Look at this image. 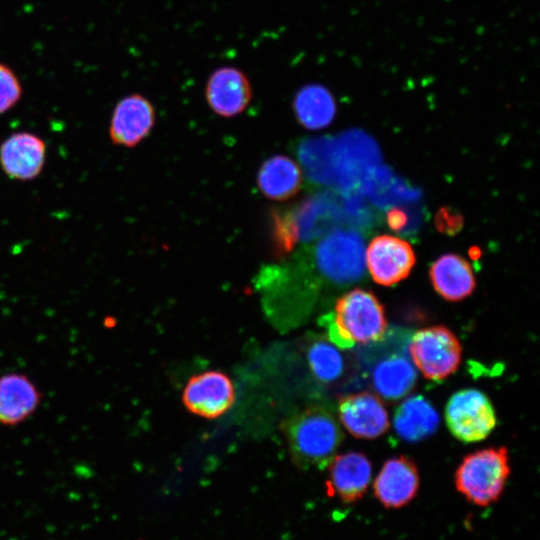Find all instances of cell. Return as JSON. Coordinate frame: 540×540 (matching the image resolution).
Returning a JSON list of instances; mask_svg holds the SVG:
<instances>
[{
    "label": "cell",
    "mask_w": 540,
    "mask_h": 540,
    "mask_svg": "<svg viewBox=\"0 0 540 540\" xmlns=\"http://www.w3.org/2000/svg\"><path fill=\"white\" fill-rule=\"evenodd\" d=\"M182 399L192 413L216 418L231 407L235 391L231 380L224 373L207 371L188 381Z\"/></svg>",
    "instance_id": "cell-10"
},
{
    "label": "cell",
    "mask_w": 540,
    "mask_h": 540,
    "mask_svg": "<svg viewBox=\"0 0 540 540\" xmlns=\"http://www.w3.org/2000/svg\"><path fill=\"white\" fill-rule=\"evenodd\" d=\"M307 360L314 376L323 383L335 382L345 369L341 352L324 339L311 342L307 349Z\"/></svg>",
    "instance_id": "cell-24"
},
{
    "label": "cell",
    "mask_w": 540,
    "mask_h": 540,
    "mask_svg": "<svg viewBox=\"0 0 540 540\" xmlns=\"http://www.w3.org/2000/svg\"><path fill=\"white\" fill-rule=\"evenodd\" d=\"M292 107L300 125L310 130L327 127L336 114V102L332 93L316 83L300 88L294 96Z\"/></svg>",
    "instance_id": "cell-21"
},
{
    "label": "cell",
    "mask_w": 540,
    "mask_h": 540,
    "mask_svg": "<svg viewBox=\"0 0 540 540\" xmlns=\"http://www.w3.org/2000/svg\"><path fill=\"white\" fill-rule=\"evenodd\" d=\"M298 240L309 241L329 233L340 220V209L329 194L311 197L291 209Z\"/></svg>",
    "instance_id": "cell-19"
},
{
    "label": "cell",
    "mask_w": 540,
    "mask_h": 540,
    "mask_svg": "<svg viewBox=\"0 0 540 540\" xmlns=\"http://www.w3.org/2000/svg\"><path fill=\"white\" fill-rule=\"evenodd\" d=\"M284 432L292 459L302 469L328 467L343 440L335 417L321 407L305 409L289 418Z\"/></svg>",
    "instance_id": "cell-2"
},
{
    "label": "cell",
    "mask_w": 540,
    "mask_h": 540,
    "mask_svg": "<svg viewBox=\"0 0 540 540\" xmlns=\"http://www.w3.org/2000/svg\"><path fill=\"white\" fill-rule=\"evenodd\" d=\"M429 278L436 293L450 302L467 298L476 286L471 265L455 253L438 257L429 268Z\"/></svg>",
    "instance_id": "cell-17"
},
{
    "label": "cell",
    "mask_w": 540,
    "mask_h": 540,
    "mask_svg": "<svg viewBox=\"0 0 540 540\" xmlns=\"http://www.w3.org/2000/svg\"><path fill=\"white\" fill-rule=\"evenodd\" d=\"M332 138H307L299 142L297 156L307 177L317 184L334 186L331 166Z\"/></svg>",
    "instance_id": "cell-23"
},
{
    "label": "cell",
    "mask_w": 540,
    "mask_h": 540,
    "mask_svg": "<svg viewBox=\"0 0 540 540\" xmlns=\"http://www.w3.org/2000/svg\"><path fill=\"white\" fill-rule=\"evenodd\" d=\"M440 423L439 414L429 400L421 395L410 396L396 409L393 418L397 436L416 443L432 436Z\"/></svg>",
    "instance_id": "cell-18"
},
{
    "label": "cell",
    "mask_w": 540,
    "mask_h": 540,
    "mask_svg": "<svg viewBox=\"0 0 540 540\" xmlns=\"http://www.w3.org/2000/svg\"><path fill=\"white\" fill-rule=\"evenodd\" d=\"M416 464L406 456L392 457L385 461L373 482V493L387 509L408 505L419 490Z\"/></svg>",
    "instance_id": "cell-11"
},
{
    "label": "cell",
    "mask_w": 540,
    "mask_h": 540,
    "mask_svg": "<svg viewBox=\"0 0 540 540\" xmlns=\"http://www.w3.org/2000/svg\"><path fill=\"white\" fill-rule=\"evenodd\" d=\"M372 144L365 137L346 134L332 139L331 166L334 186L350 188L360 178L361 173L372 164Z\"/></svg>",
    "instance_id": "cell-16"
},
{
    "label": "cell",
    "mask_w": 540,
    "mask_h": 540,
    "mask_svg": "<svg viewBox=\"0 0 540 540\" xmlns=\"http://www.w3.org/2000/svg\"><path fill=\"white\" fill-rule=\"evenodd\" d=\"M416 262L412 246L392 235L374 237L366 250L365 263L372 279L392 286L408 277Z\"/></svg>",
    "instance_id": "cell-7"
},
{
    "label": "cell",
    "mask_w": 540,
    "mask_h": 540,
    "mask_svg": "<svg viewBox=\"0 0 540 540\" xmlns=\"http://www.w3.org/2000/svg\"><path fill=\"white\" fill-rule=\"evenodd\" d=\"M327 492L343 503L360 500L368 490L372 465L361 452L350 451L335 456L328 465Z\"/></svg>",
    "instance_id": "cell-14"
},
{
    "label": "cell",
    "mask_w": 540,
    "mask_h": 540,
    "mask_svg": "<svg viewBox=\"0 0 540 540\" xmlns=\"http://www.w3.org/2000/svg\"><path fill=\"white\" fill-rule=\"evenodd\" d=\"M510 475L506 447H490L463 458L455 471L457 491L470 503L486 507L502 495Z\"/></svg>",
    "instance_id": "cell-3"
},
{
    "label": "cell",
    "mask_w": 540,
    "mask_h": 540,
    "mask_svg": "<svg viewBox=\"0 0 540 540\" xmlns=\"http://www.w3.org/2000/svg\"><path fill=\"white\" fill-rule=\"evenodd\" d=\"M405 213L399 209L391 210L388 213V224L394 230L401 229L406 223Z\"/></svg>",
    "instance_id": "cell-26"
},
{
    "label": "cell",
    "mask_w": 540,
    "mask_h": 540,
    "mask_svg": "<svg viewBox=\"0 0 540 540\" xmlns=\"http://www.w3.org/2000/svg\"><path fill=\"white\" fill-rule=\"evenodd\" d=\"M445 420L451 434L465 443L484 440L497 424L489 398L473 388L459 390L449 398Z\"/></svg>",
    "instance_id": "cell-6"
},
{
    "label": "cell",
    "mask_w": 540,
    "mask_h": 540,
    "mask_svg": "<svg viewBox=\"0 0 540 540\" xmlns=\"http://www.w3.org/2000/svg\"><path fill=\"white\" fill-rule=\"evenodd\" d=\"M321 321L329 341L344 349L379 341L387 329L383 305L373 292L360 288L341 296L335 303L334 312L325 315Z\"/></svg>",
    "instance_id": "cell-1"
},
{
    "label": "cell",
    "mask_w": 540,
    "mask_h": 540,
    "mask_svg": "<svg viewBox=\"0 0 540 540\" xmlns=\"http://www.w3.org/2000/svg\"><path fill=\"white\" fill-rule=\"evenodd\" d=\"M338 412L343 426L356 438L374 439L389 428V416L383 402L370 392L343 397Z\"/></svg>",
    "instance_id": "cell-13"
},
{
    "label": "cell",
    "mask_w": 540,
    "mask_h": 540,
    "mask_svg": "<svg viewBox=\"0 0 540 540\" xmlns=\"http://www.w3.org/2000/svg\"><path fill=\"white\" fill-rule=\"evenodd\" d=\"M156 120L153 104L141 94L123 97L115 106L109 124L114 145L133 148L152 131Z\"/></svg>",
    "instance_id": "cell-8"
},
{
    "label": "cell",
    "mask_w": 540,
    "mask_h": 540,
    "mask_svg": "<svg viewBox=\"0 0 540 540\" xmlns=\"http://www.w3.org/2000/svg\"><path fill=\"white\" fill-rule=\"evenodd\" d=\"M205 97L213 112L229 118L247 108L252 98V88L243 71L233 66H223L209 76Z\"/></svg>",
    "instance_id": "cell-12"
},
{
    "label": "cell",
    "mask_w": 540,
    "mask_h": 540,
    "mask_svg": "<svg viewBox=\"0 0 540 540\" xmlns=\"http://www.w3.org/2000/svg\"><path fill=\"white\" fill-rule=\"evenodd\" d=\"M47 147L38 135L20 131L5 138L0 144V166L12 180L31 181L45 165Z\"/></svg>",
    "instance_id": "cell-9"
},
{
    "label": "cell",
    "mask_w": 540,
    "mask_h": 540,
    "mask_svg": "<svg viewBox=\"0 0 540 540\" xmlns=\"http://www.w3.org/2000/svg\"><path fill=\"white\" fill-rule=\"evenodd\" d=\"M409 353L414 366L429 380H443L459 367L461 343L447 327L436 325L418 330L412 336Z\"/></svg>",
    "instance_id": "cell-5"
},
{
    "label": "cell",
    "mask_w": 540,
    "mask_h": 540,
    "mask_svg": "<svg viewBox=\"0 0 540 540\" xmlns=\"http://www.w3.org/2000/svg\"><path fill=\"white\" fill-rule=\"evenodd\" d=\"M301 181L299 165L282 154L266 159L257 174L261 193L271 200L283 201L292 198L299 191Z\"/></svg>",
    "instance_id": "cell-20"
},
{
    "label": "cell",
    "mask_w": 540,
    "mask_h": 540,
    "mask_svg": "<svg viewBox=\"0 0 540 540\" xmlns=\"http://www.w3.org/2000/svg\"><path fill=\"white\" fill-rule=\"evenodd\" d=\"M23 88L15 72L0 63V115L10 111L21 100Z\"/></svg>",
    "instance_id": "cell-25"
},
{
    "label": "cell",
    "mask_w": 540,
    "mask_h": 540,
    "mask_svg": "<svg viewBox=\"0 0 540 540\" xmlns=\"http://www.w3.org/2000/svg\"><path fill=\"white\" fill-rule=\"evenodd\" d=\"M416 379L414 365L399 355H391L379 361L372 371V385L375 391L389 401L407 395L414 388Z\"/></svg>",
    "instance_id": "cell-22"
},
{
    "label": "cell",
    "mask_w": 540,
    "mask_h": 540,
    "mask_svg": "<svg viewBox=\"0 0 540 540\" xmlns=\"http://www.w3.org/2000/svg\"><path fill=\"white\" fill-rule=\"evenodd\" d=\"M317 272L336 285H348L365 274V246L353 230L335 229L327 233L314 248Z\"/></svg>",
    "instance_id": "cell-4"
},
{
    "label": "cell",
    "mask_w": 540,
    "mask_h": 540,
    "mask_svg": "<svg viewBox=\"0 0 540 540\" xmlns=\"http://www.w3.org/2000/svg\"><path fill=\"white\" fill-rule=\"evenodd\" d=\"M42 394L25 374L0 377V425L15 426L28 419L39 407Z\"/></svg>",
    "instance_id": "cell-15"
}]
</instances>
